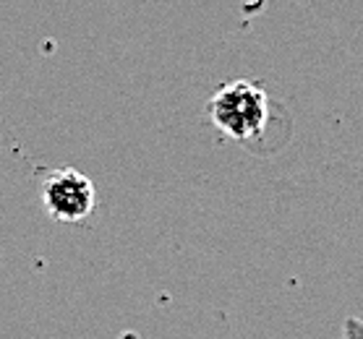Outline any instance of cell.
<instances>
[{
    "label": "cell",
    "instance_id": "1",
    "mask_svg": "<svg viewBox=\"0 0 363 339\" xmlns=\"http://www.w3.org/2000/svg\"><path fill=\"white\" fill-rule=\"evenodd\" d=\"M206 117L235 144H251L262 139L272 120V97L256 79H235L220 84L206 100Z\"/></svg>",
    "mask_w": 363,
    "mask_h": 339
},
{
    "label": "cell",
    "instance_id": "2",
    "mask_svg": "<svg viewBox=\"0 0 363 339\" xmlns=\"http://www.w3.org/2000/svg\"><path fill=\"white\" fill-rule=\"evenodd\" d=\"M42 207L55 222H84L97 209V188L76 167H55L42 180Z\"/></svg>",
    "mask_w": 363,
    "mask_h": 339
},
{
    "label": "cell",
    "instance_id": "3",
    "mask_svg": "<svg viewBox=\"0 0 363 339\" xmlns=\"http://www.w3.org/2000/svg\"><path fill=\"white\" fill-rule=\"evenodd\" d=\"M342 339H363V318L347 316L342 321Z\"/></svg>",
    "mask_w": 363,
    "mask_h": 339
}]
</instances>
